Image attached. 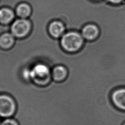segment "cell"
<instances>
[{"instance_id":"1","label":"cell","mask_w":125,"mask_h":125,"mask_svg":"<svg viewBox=\"0 0 125 125\" xmlns=\"http://www.w3.org/2000/svg\"><path fill=\"white\" fill-rule=\"evenodd\" d=\"M31 70V80L35 85L44 87L51 83V71L47 65L42 63L35 65Z\"/></svg>"},{"instance_id":"2","label":"cell","mask_w":125,"mask_h":125,"mask_svg":"<svg viewBox=\"0 0 125 125\" xmlns=\"http://www.w3.org/2000/svg\"><path fill=\"white\" fill-rule=\"evenodd\" d=\"M17 103L11 95L0 93V117L2 118L13 117L17 112Z\"/></svg>"},{"instance_id":"3","label":"cell","mask_w":125,"mask_h":125,"mask_svg":"<svg viewBox=\"0 0 125 125\" xmlns=\"http://www.w3.org/2000/svg\"><path fill=\"white\" fill-rule=\"evenodd\" d=\"M83 42L82 36L75 32H70L64 34L61 39L62 47L69 52L78 50L82 46Z\"/></svg>"},{"instance_id":"4","label":"cell","mask_w":125,"mask_h":125,"mask_svg":"<svg viewBox=\"0 0 125 125\" xmlns=\"http://www.w3.org/2000/svg\"><path fill=\"white\" fill-rule=\"evenodd\" d=\"M31 23L25 19L17 20L11 26L12 34L16 37L21 38L26 36L30 31Z\"/></svg>"},{"instance_id":"5","label":"cell","mask_w":125,"mask_h":125,"mask_svg":"<svg viewBox=\"0 0 125 125\" xmlns=\"http://www.w3.org/2000/svg\"><path fill=\"white\" fill-rule=\"evenodd\" d=\"M110 98L113 105L117 109L125 111V87H119L114 90Z\"/></svg>"},{"instance_id":"6","label":"cell","mask_w":125,"mask_h":125,"mask_svg":"<svg viewBox=\"0 0 125 125\" xmlns=\"http://www.w3.org/2000/svg\"><path fill=\"white\" fill-rule=\"evenodd\" d=\"M68 75V70L62 65L55 66L51 71L52 79L56 83H62L65 81Z\"/></svg>"},{"instance_id":"7","label":"cell","mask_w":125,"mask_h":125,"mask_svg":"<svg viewBox=\"0 0 125 125\" xmlns=\"http://www.w3.org/2000/svg\"><path fill=\"white\" fill-rule=\"evenodd\" d=\"M64 31V26L62 23L59 21L52 22L49 26V32L50 35L55 38L60 37Z\"/></svg>"},{"instance_id":"8","label":"cell","mask_w":125,"mask_h":125,"mask_svg":"<svg viewBox=\"0 0 125 125\" xmlns=\"http://www.w3.org/2000/svg\"><path fill=\"white\" fill-rule=\"evenodd\" d=\"M99 33L98 27L92 24L87 25L83 28L82 34L84 38L88 40H93L96 38Z\"/></svg>"},{"instance_id":"9","label":"cell","mask_w":125,"mask_h":125,"mask_svg":"<svg viewBox=\"0 0 125 125\" xmlns=\"http://www.w3.org/2000/svg\"><path fill=\"white\" fill-rule=\"evenodd\" d=\"M14 41V36L12 34H3L0 36V46L4 49L9 48L13 45Z\"/></svg>"},{"instance_id":"10","label":"cell","mask_w":125,"mask_h":125,"mask_svg":"<svg viewBox=\"0 0 125 125\" xmlns=\"http://www.w3.org/2000/svg\"><path fill=\"white\" fill-rule=\"evenodd\" d=\"M14 12L10 9L3 8L0 9V22L2 23H8L14 18Z\"/></svg>"},{"instance_id":"11","label":"cell","mask_w":125,"mask_h":125,"mask_svg":"<svg viewBox=\"0 0 125 125\" xmlns=\"http://www.w3.org/2000/svg\"><path fill=\"white\" fill-rule=\"evenodd\" d=\"M31 12L30 6L25 3L20 4L17 7L16 13L21 18L25 19L29 16Z\"/></svg>"},{"instance_id":"12","label":"cell","mask_w":125,"mask_h":125,"mask_svg":"<svg viewBox=\"0 0 125 125\" xmlns=\"http://www.w3.org/2000/svg\"><path fill=\"white\" fill-rule=\"evenodd\" d=\"M0 125H20L19 121L14 117L4 118Z\"/></svg>"},{"instance_id":"13","label":"cell","mask_w":125,"mask_h":125,"mask_svg":"<svg viewBox=\"0 0 125 125\" xmlns=\"http://www.w3.org/2000/svg\"><path fill=\"white\" fill-rule=\"evenodd\" d=\"M109 1L112 2V3H117L121 2L123 0H108Z\"/></svg>"},{"instance_id":"14","label":"cell","mask_w":125,"mask_h":125,"mask_svg":"<svg viewBox=\"0 0 125 125\" xmlns=\"http://www.w3.org/2000/svg\"><path fill=\"white\" fill-rule=\"evenodd\" d=\"M0 125H1V120H0Z\"/></svg>"},{"instance_id":"15","label":"cell","mask_w":125,"mask_h":125,"mask_svg":"<svg viewBox=\"0 0 125 125\" xmlns=\"http://www.w3.org/2000/svg\"><path fill=\"white\" fill-rule=\"evenodd\" d=\"M123 125H125V123L123 124Z\"/></svg>"}]
</instances>
